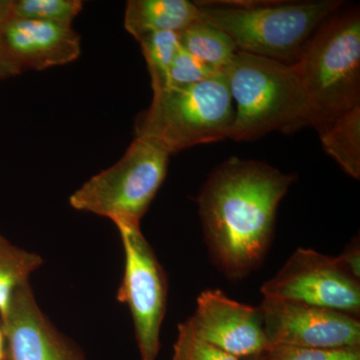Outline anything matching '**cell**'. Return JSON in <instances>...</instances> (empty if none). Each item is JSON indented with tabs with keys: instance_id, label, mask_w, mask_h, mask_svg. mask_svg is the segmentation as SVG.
<instances>
[{
	"instance_id": "2e32d148",
	"label": "cell",
	"mask_w": 360,
	"mask_h": 360,
	"mask_svg": "<svg viewBox=\"0 0 360 360\" xmlns=\"http://www.w3.org/2000/svg\"><path fill=\"white\" fill-rule=\"evenodd\" d=\"M44 264L37 253L11 245L0 234V317L6 314L14 290Z\"/></svg>"
},
{
	"instance_id": "ac0fdd59",
	"label": "cell",
	"mask_w": 360,
	"mask_h": 360,
	"mask_svg": "<svg viewBox=\"0 0 360 360\" xmlns=\"http://www.w3.org/2000/svg\"><path fill=\"white\" fill-rule=\"evenodd\" d=\"M84 8L80 0H13L14 18L72 25Z\"/></svg>"
},
{
	"instance_id": "52a82bcc",
	"label": "cell",
	"mask_w": 360,
	"mask_h": 360,
	"mask_svg": "<svg viewBox=\"0 0 360 360\" xmlns=\"http://www.w3.org/2000/svg\"><path fill=\"white\" fill-rule=\"evenodd\" d=\"M125 252V270L117 298L127 303L134 319L141 360H156L161 324L167 309L165 271L144 238L141 224H116Z\"/></svg>"
},
{
	"instance_id": "ba28073f",
	"label": "cell",
	"mask_w": 360,
	"mask_h": 360,
	"mask_svg": "<svg viewBox=\"0 0 360 360\" xmlns=\"http://www.w3.org/2000/svg\"><path fill=\"white\" fill-rule=\"evenodd\" d=\"M264 297L304 303L359 317V281L338 258L300 248L262 288Z\"/></svg>"
},
{
	"instance_id": "5bb4252c",
	"label": "cell",
	"mask_w": 360,
	"mask_h": 360,
	"mask_svg": "<svg viewBox=\"0 0 360 360\" xmlns=\"http://www.w3.org/2000/svg\"><path fill=\"white\" fill-rule=\"evenodd\" d=\"M321 135L322 148L355 179L360 176V105L331 123Z\"/></svg>"
},
{
	"instance_id": "7c38bea8",
	"label": "cell",
	"mask_w": 360,
	"mask_h": 360,
	"mask_svg": "<svg viewBox=\"0 0 360 360\" xmlns=\"http://www.w3.org/2000/svg\"><path fill=\"white\" fill-rule=\"evenodd\" d=\"M6 41L21 71L68 65L82 53V37L72 25L13 18Z\"/></svg>"
},
{
	"instance_id": "7402d4cb",
	"label": "cell",
	"mask_w": 360,
	"mask_h": 360,
	"mask_svg": "<svg viewBox=\"0 0 360 360\" xmlns=\"http://www.w3.org/2000/svg\"><path fill=\"white\" fill-rule=\"evenodd\" d=\"M13 18V0H0V80L22 73L6 41L7 25Z\"/></svg>"
},
{
	"instance_id": "9c48e42d",
	"label": "cell",
	"mask_w": 360,
	"mask_h": 360,
	"mask_svg": "<svg viewBox=\"0 0 360 360\" xmlns=\"http://www.w3.org/2000/svg\"><path fill=\"white\" fill-rule=\"evenodd\" d=\"M259 309L269 345L317 349L359 347V317L270 297H264Z\"/></svg>"
},
{
	"instance_id": "44dd1931",
	"label": "cell",
	"mask_w": 360,
	"mask_h": 360,
	"mask_svg": "<svg viewBox=\"0 0 360 360\" xmlns=\"http://www.w3.org/2000/svg\"><path fill=\"white\" fill-rule=\"evenodd\" d=\"M174 360H241L191 335L187 322L179 324Z\"/></svg>"
},
{
	"instance_id": "3957f363",
	"label": "cell",
	"mask_w": 360,
	"mask_h": 360,
	"mask_svg": "<svg viewBox=\"0 0 360 360\" xmlns=\"http://www.w3.org/2000/svg\"><path fill=\"white\" fill-rule=\"evenodd\" d=\"M292 66L309 103V127L321 134L360 105L359 11L333 14Z\"/></svg>"
},
{
	"instance_id": "ffe728a7",
	"label": "cell",
	"mask_w": 360,
	"mask_h": 360,
	"mask_svg": "<svg viewBox=\"0 0 360 360\" xmlns=\"http://www.w3.org/2000/svg\"><path fill=\"white\" fill-rule=\"evenodd\" d=\"M222 72L224 71L214 70L212 66L205 65L200 59L191 56L186 49L180 47L170 66L168 89L200 84Z\"/></svg>"
},
{
	"instance_id": "603a6c76",
	"label": "cell",
	"mask_w": 360,
	"mask_h": 360,
	"mask_svg": "<svg viewBox=\"0 0 360 360\" xmlns=\"http://www.w3.org/2000/svg\"><path fill=\"white\" fill-rule=\"evenodd\" d=\"M338 258L341 266L355 279L359 281L360 277V250L359 239L350 243L345 250Z\"/></svg>"
},
{
	"instance_id": "6da1fadb",
	"label": "cell",
	"mask_w": 360,
	"mask_h": 360,
	"mask_svg": "<svg viewBox=\"0 0 360 360\" xmlns=\"http://www.w3.org/2000/svg\"><path fill=\"white\" fill-rule=\"evenodd\" d=\"M295 177L266 163L231 158L206 180L200 214L213 259L229 278H241L264 262L277 208Z\"/></svg>"
},
{
	"instance_id": "7a4b0ae2",
	"label": "cell",
	"mask_w": 360,
	"mask_h": 360,
	"mask_svg": "<svg viewBox=\"0 0 360 360\" xmlns=\"http://www.w3.org/2000/svg\"><path fill=\"white\" fill-rule=\"evenodd\" d=\"M195 4L200 20L229 34L238 51L288 65H295L319 26L342 6L338 0Z\"/></svg>"
},
{
	"instance_id": "30bf717a",
	"label": "cell",
	"mask_w": 360,
	"mask_h": 360,
	"mask_svg": "<svg viewBox=\"0 0 360 360\" xmlns=\"http://www.w3.org/2000/svg\"><path fill=\"white\" fill-rule=\"evenodd\" d=\"M186 322L194 338L239 359L269 347L259 307L236 302L221 290L201 292L195 314Z\"/></svg>"
},
{
	"instance_id": "277c9868",
	"label": "cell",
	"mask_w": 360,
	"mask_h": 360,
	"mask_svg": "<svg viewBox=\"0 0 360 360\" xmlns=\"http://www.w3.org/2000/svg\"><path fill=\"white\" fill-rule=\"evenodd\" d=\"M224 72L236 103L229 139L255 141L309 127V103L292 65L238 51Z\"/></svg>"
},
{
	"instance_id": "d6986e66",
	"label": "cell",
	"mask_w": 360,
	"mask_h": 360,
	"mask_svg": "<svg viewBox=\"0 0 360 360\" xmlns=\"http://www.w3.org/2000/svg\"><path fill=\"white\" fill-rule=\"evenodd\" d=\"M243 360H360V348L317 349L274 345L265 348L260 354Z\"/></svg>"
},
{
	"instance_id": "cb8c5ba5",
	"label": "cell",
	"mask_w": 360,
	"mask_h": 360,
	"mask_svg": "<svg viewBox=\"0 0 360 360\" xmlns=\"http://www.w3.org/2000/svg\"><path fill=\"white\" fill-rule=\"evenodd\" d=\"M4 335L2 333L1 328H0V360H4L6 357V352H4Z\"/></svg>"
},
{
	"instance_id": "e0dca14e",
	"label": "cell",
	"mask_w": 360,
	"mask_h": 360,
	"mask_svg": "<svg viewBox=\"0 0 360 360\" xmlns=\"http://www.w3.org/2000/svg\"><path fill=\"white\" fill-rule=\"evenodd\" d=\"M141 44L151 78L153 94L168 89V75L180 47L176 32H153L137 40Z\"/></svg>"
},
{
	"instance_id": "8fae6325",
	"label": "cell",
	"mask_w": 360,
	"mask_h": 360,
	"mask_svg": "<svg viewBox=\"0 0 360 360\" xmlns=\"http://www.w3.org/2000/svg\"><path fill=\"white\" fill-rule=\"evenodd\" d=\"M0 321L11 360H82L42 314L28 283L14 290Z\"/></svg>"
},
{
	"instance_id": "4fadbf2b",
	"label": "cell",
	"mask_w": 360,
	"mask_h": 360,
	"mask_svg": "<svg viewBox=\"0 0 360 360\" xmlns=\"http://www.w3.org/2000/svg\"><path fill=\"white\" fill-rule=\"evenodd\" d=\"M200 20V8L187 0H130L124 27L135 39L153 32H181Z\"/></svg>"
},
{
	"instance_id": "8992f818",
	"label": "cell",
	"mask_w": 360,
	"mask_h": 360,
	"mask_svg": "<svg viewBox=\"0 0 360 360\" xmlns=\"http://www.w3.org/2000/svg\"><path fill=\"white\" fill-rule=\"evenodd\" d=\"M169 153L135 137L112 167L99 172L70 196L71 207L115 222H137L148 212L167 174Z\"/></svg>"
},
{
	"instance_id": "5b68a950",
	"label": "cell",
	"mask_w": 360,
	"mask_h": 360,
	"mask_svg": "<svg viewBox=\"0 0 360 360\" xmlns=\"http://www.w3.org/2000/svg\"><path fill=\"white\" fill-rule=\"evenodd\" d=\"M234 115L222 72L200 84L153 94V103L137 117L135 135L172 155L198 144L229 139Z\"/></svg>"
},
{
	"instance_id": "9a60e30c",
	"label": "cell",
	"mask_w": 360,
	"mask_h": 360,
	"mask_svg": "<svg viewBox=\"0 0 360 360\" xmlns=\"http://www.w3.org/2000/svg\"><path fill=\"white\" fill-rule=\"evenodd\" d=\"M179 34L182 49L217 70L224 71L238 51L229 34L205 21H195Z\"/></svg>"
}]
</instances>
